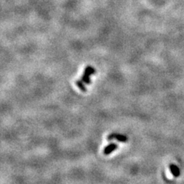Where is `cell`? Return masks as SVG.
<instances>
[{
    "label": "cell",
    "mask_w": 184,
    "mask_h": 184,
    "mask_svg": "<svg viewBox=\"0 0 184 184\" xmlns=\"http://www.w3.org/2000/svg\"><path fill=\"white\" fill-rule=\"evenodd\" d=\"M76 85H77V86L79 88H80L81 90H82V91H84V92H85L87 91V88H86V87L85 86V85H84L83 83H82V82H81V80L80 79H79V80H77V82H76Z\"/></svg>",
    "instance_id": "cell-5"
},
{
    "label": "cell",
    "mask_w": 184,
    "mask_h": 184,
    "mask_svg": "<svg viewBox=\"0 0 184 184\" xmlns=\"http://www.w3.org/2000/svg\"><path fill=\"white\" fill-rule=\"evenodd\" d=\"M169 169H170L171 174H173L174 177H177L180 175V170L176 165L174 164H169Z\"/></svg>",
    "instance_id": "cell-4"
},
{
    "label": "cell",
    "mask_w": 184,
    "mask_h": 184,
    "mask_svg": "<svg viewBox=\"0 0 184 184\" xmlns=\"http://www.w3.org/2000/svg\"><path fill=\"white\" fill-rule=\"evenodd\" d=\"M118 146L116 144H111L109 145H107V147L104 148V155H109L112 153L113 151H115V150H117Z\"/></svg>",
    "instance_id": "cell-3"
},
{
    "label": "cell",
    "mask_w": 184,
    "mask_h": 184,
    "mask_svg": "<svg viewBox=\"0 0 184 184\" xmlns=\"http://www.w3.org/2000/svg\"><path fill=\"white\" fill-rule=\"evenodd\" d=\"M117 140L119 142L121 143H126L128 141V137L125 135H123V134H110V135L107 137V140Z\"/></svg>",
    "instance_id": "cell-2"
},
{
    "label": "cell",
    "mask_w": 184,
    "mask_h": 184,
    "mask_svg": "<svg viewBox=\"0 0 184 184\" xmlns=\"http://www.w3.org/2000/svg\"><path fill=\"white\" fill-rule=\"evenodd\" d=\"M95 73V69L91 66H88L86 69H85L84 74L82 75V78L80 79L81 82L85 85H89L91 84V79H90V76L92 75Z\"/></svg>",
    "instance_id": "cell-1"
}]
</instances>
